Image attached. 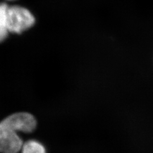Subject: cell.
Wrapping results in <instances>:
<instances>
[{
  "label": "cell",
  "instance_id": "1",
  "mask_svg": "<svg viewBox=\"0 0 153 153\" xmlns=\"http://www.w3.org/2000/svg\"><path fill=\"white\" fill-rule=\"evenodd\" d=\"M7 21L9 33H21L33 27L35 18L27 9L14 5L8 7Z\"/></svg>",
  "mask_w": 153,
  "mask_h": 153
},
{
  "label": "cell",
  "instance_id": "2",
  "mask_svg": "<svg viewBox=\"0 0 153 153\" xmlns=\"http://www.w3.org/2000/svg\"><path fill=\"white\" fill-rule=\"evenodd\" d=\"M23 142L18 131L4 120L0 122V152L18 153L22 149Z\"/></svg>",
  "mask_w": 153,
  "mask_h": 153
},
{
  "label": "cell",
  "instance_id": "3",
  "mask_svg": "<svg viewBox=\"0 0 153 153\" xmlns=\"http://www.w3.org/2000/svg\"><path fill=\"white\" fill-rule=\"evenodd\" d=\"M3 120L18 131L31 133L36 127V121L33 115L26 112H19L10 115Z\"/></svg>",
  "mask_w": 153,
  "mask_h": 153
},
{
  "label": "cell",
  "instance_id": "4",
  "mask_svg": "<svg viewBox=\"0 0 153 153\" xmlns=\"http://www.w3.org/2000/svg\"><path fill=\"white\" fill-rule=\"evenodd\" d=\"M8 7L5 3H0V43L5 40L9 33L7 21Z\"/></svg>",
  "mask_w": 153,
  "mask_h": 153
},
{
  "label": "cell",
  "instance_id": "5",
  "mask_svg": "<svg viewBox=\"0 0 153 153\" xmlns=\"http://www.w3.org/2000/svg\"><path fill=\"white\" fill-rule=\"evenodd\" d=\"M21 151L22 153H46L43 145L33 140L24 143Z\"/></svg>",
  "mask_w": 153,
  "mask_h": 153
},
{
  "label": "cell",
  "instance_id": "6",
  "mask_svg": "<svg viewBox=\"0 0 153 153\" xmlns=\"http://www.w3.org/2000/svg\"><path fill=\"white\" fill-rule=\"evenodd\" d=\"M7 1H14V0H7Z\"/></svg>",
  "mask_w": 153,
  "mask_h": 153
}]
</instances>
